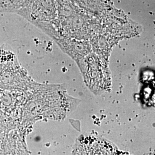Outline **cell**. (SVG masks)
Segmentation results:
<instances>
[]
</instances>
